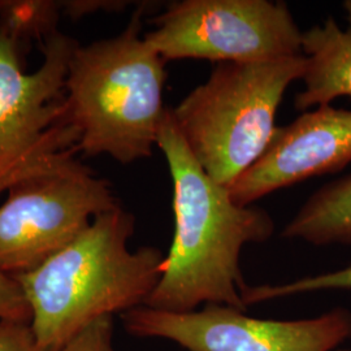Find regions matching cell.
<instances>
[{
  "label": "cell",
  "instance_id": "6da1fadb",
  "mask_svg": "<svg viewBox=\"0 0 351 351\" xmlns=\"http://www.w3.org/2000/svg\"><path fill=\"white\" fill-rule=\"evenodd\" d=\"M156 146L172 178L175 233L163 275L145 306L189 313L206 304H224L246 311L242 293L247 284L241 252L247 243H263L274 236L272 216L263 208L237 204L228 188L204 172L169 107L162 117Z\"/></svg>",
  "mask_w": 351,
  "mask_h": 351
},
{
  "label": "cell",
  "instance_id": "7a4b0ae2",
  "mask_svg": "<svg viewBox=\"0 0 351 351\" xmlns=\"http://www.w3.org/2000/svg\"><path fill=\"white\" fill-rule=\"evenodd\" d=\"M134 215L121 206L97 216L63 250L16 278L32 310L40 351H55L103 316L143 306L163 275L165 255L154 246L129 250Z\"/></svg>",
  "mask_w": 351,
  "mask_h": 351
},
{
  "label": "cell",
  "instance_id": "3957f363",
  "mask_svg": "<svg viewBox=\"0 0 351 351\" xmlns=\"http://www.w3.org/2000/svg\"><path fill=\"white\" fill-rule=\"evenodd\" d=\"M149 3L125 29L86 46L77 43L65 77V99L80 134L78 152L132 164L150 158L165 108L167 62L142 36Z\"/></svg>",
  "mask_w": 351,
  "mask_h": 351
},
{
  "label": "cell",
  "instance_id": "277c9868",
  "mask_svg": "<svg viewBox=\"0 0 351 351\" xmlns=\"http://www.w3.org/2000/svg\"><path fill=\"white\" fill-rule=\"evenodd\" d=\"M306 56L261 63H219L208 80L172 108L194 159L229 188L268 149L289 86L302 80Z\"/></svg>",
  "mask_w": 351,
  "mask_h": 351
},
{
  "label": "cell",
  "instance_id": "5b68a950",
  "mask_svg": "<svg viewBox=\"0 0 351 351\" xmlns=\"http://www.w3.org/2000/svg\"><path fill=\"white\" fill-rule=\"evenodd\" d=\"M77 42L56 32L43 62L24 71V52L0 27V195L27 177L75 156L80 134L66 107L65 77Z\"/></svg>",
  "mask_w": 351,
  "mask_h": 351
},
{
  "label": "cell",
  "instance_id": "8992f818",
  "mask_svg": "<svg viewBox=\"0 0 351 351\" xmlns=\"http://www.w3.org/2000/svg\"><path fill=\"white\" fill-rule=\"evenodd\" d=\"M0 204V271L37 269L101 213L121 206L108 180L75 156L13 185Z\"/></svg>",
  "mask_w": 351,
  "mask_h": 351
},
{
  "label": "cell",
  "instance_id": "52a82bcc",
  "mask_svg": "<svg viewBox=\"0 0 351 351\" xmlns=\"http://www.w3.org/2000/svg\"><path fill=\"white\" fill-rule=\"evenodd\" d=\"M151 23L155 29L145 39L167 63H261L303 55V32L285 1L181 0Z\"/></svg>",
  "mask_w": 351,
  "mask_h": 351
},
{
  "label": "cell",
  "instance_id": "ba28073f",
  "mask_svg": "<svg viewBox=\"0 0 351 351\" xmlns=\"http://www.w3.org/2000/svg\"><path fill=\"white\" fill-rule=\"evenodd\" d=\"M121 320L134 337L168 339L186 351H336L351 339V311L345 307L308 319L274 320L224 304L189 313L143 304Z\"/></svg>",
  "mask_w": 351,
  "mask_h": 351
},
{
  "label": "cell",
  "instance_id": "9c48e42d",
  "mask_svg": "<svg viewBox=\"0 0 351 351\" xmlns=\"http://www.w3.org/2000/svg\"><path fill=\"white\" fill-rule=\"evenodd\" d=\"M351 163V110L332 104L302 112L277 128L259 160L229 186L241 206L316 176L336 173Z\"/></svg>",
  "mask_w": 351,
  "mask_h": 351
},
{
  "label": "cell",
  "instance_id": "30bf717a",
  "mask_svg": "<svg viewBox=\"0 0 351 351\" xmlns=\"http://www.w3.org/2000/svg\"><path fill=\"white\" fill-rule=\"evenodd\" d=\"M348 27L343 30L333 17L302 34L306 56L304 88L295 95L294 107L308 111L332 104L341 97L351 98V0L343 1Z\"/></svg>",
  "mask_w": 351,
  "mask_h": 351
},
{
  "label": "cell",
  "instance_id": "8fae6325",
  "mask_svg": "<svg viewBox=\"0 0 351 351\" xmlns=\"http://www.w3.org/2000/svg\"><path fill=\"white\" fill-rule=\"evenodd\" d=\"M281 237L314 246H351V175L316 190L284 228Z\"/></svg>",
  "mask_w": 351,
  "mask_h": 351
},
{
  "label": "cell",
  "instance_id": "7c38bea8",
  "mask_svg": "<svg viewBox=\"0 0 351 351\" xmlns=\"http://www.w3.org/2000/svg\"><path fill=\"white\" fill-rule=\"evenodd\" d=\"M62 3L59 1H0V27L25 47L38 42L40 46L55 34Z\"/></svg>",
  "mask_w": 351,
  "mask_h": 351
},
{
  "label": "cell",
  "instance_id": "4fadbf2b",
  "mask_svg": "<svg viewBox=\"0 0 351 351\" xmlns=\"http://www.w3.org/2000/svg\"><path fill=\"white\" fill-rule=\"evenodd\" d=\"M326 290H351V265L333 272L302 277L287 284L247 285L242 293V301L246 307H250L254 304L288 298L297 294Z\"/></svg>",
  "mask_w": 351,
  "mask_h": 351
},
{
  "label": "cell",
  "instance_id": "5bb4252c",
  "mask_svg": "<svg viewBox=\"0 0 351 351\" xmlns=\"http://www.w3.org/2000/svg\"><path fill=\"white\" fill-rule=\"evenodd\" d=\"M113 316H103L75 333L55 351H114Z\"/></svg>",
  "mask_w": 351,
  "mask_h": 351
},
{
  "label": "cell",
  "instance_id": "9a60e30c",
  "mask_svg": "<svg viewBox=\"0 0 351 351\" xmlns=\"http://www.w3.org/2000/svg\"><path fill=\"white\" fill-rule=\"evenodd\" d=\"M32 310L17 278L0 271V322L30 324Z\"/></svg>",
  "mask_w": 351,
  "mask_h": 351
},
{
  "label": "cell",
  "instance_id": "2e32d148",
  "mask_svg": "<svg viewBox=\"0 0 351 351\" xmlns=\"http://www.w3.org/2000/svg\"><path fill=\"white\" fill-rule=\"evenodd\" d=\"M0 351H40L30 324L0 322Z\"/></svg>",
  "mask_w": 351,
  "mask_h": 351
},
{
  "label": "cell",
  "instance_id": "e0dca14e",
  "mask_svg": "<svg viewBox=\"0 0 351 351\" xmlns=\"http://www.w3.org/2000/svg\"><path fill=\"white\" fill-rule=\"evenodd\" d=\"M128 5V1H63L62 10L69 17L78 19L97 11H120Z\"/></svg>",
  "mask_w": 351,
  "mask_h": 351
},
{
  "label": "cell",
  "instance_id": "ac0fdd59",
  "mask_svg": "<svg viewBox=\"0 0 351 351\" xmlns=\"http://www.w3.org/2000/svg\"><path fill=\"white\" fill-rule=\"evenodd\" d=\"M336 351H351L350 349H341V348H339V350H336Z\"/></svg>",
  "mask_w": 351,
  "mask_h": 351
}]
</instances>
